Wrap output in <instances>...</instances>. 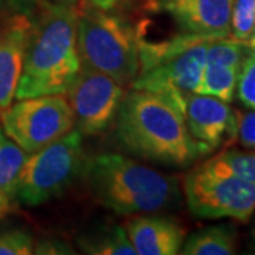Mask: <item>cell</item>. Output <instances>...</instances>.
Returning <instances> with one entry per match:
<instances>
[{"label":"cell","instance_id":"5","mask_svg":"<svg viewBox=\"0 0 255 255\" xmlns=\"http://www.w3.org/2000/svg\"><path fill=\"white\" fill-rule=\"evenodd\" d=\"M77 51L82 67L130 87L139 71V40L135 26L115 11L85 3L77 7Z\"/></svg>","mask_w":255,"mask_h":255},{"label":"cell","instance_id":"7","mask_svg":"<svg viewBox=\"0 0 255 255\" xmlns=\"http://www.w3.org/2000/svg\"><path fill=\"white\" fill-rule=\"evenodd\" d=\"M187 207L199 219L247 223L255 213V183L197 166L184 179Z\"/></svg>","mask_w":255,"mask_h":255},{"label":"cell","instance_id":"23","mask_svg":"<svg viewBox=\"0 0 255 255\" xmlns=\"http://www.w3.org/2000/svg\"><path fill=\"white\" fill-rule=\"evenodd\" d=\"M34 254H75L73 248L67 246L61 240L43 238L34 244Z\"/></svg>","mask_w":255,"mask_h":255},{"label":"cell","instance_id":"6","mask_svg":"<svg viewBox=\"0 0 255 255\" xmlns=\"http://www.w3.org/2000/svg\"><path fill=\"white\" fill-rule=\"evenodd\" d=\"M84 164L82 135L74 128L53 143L28 153L13 187L18 204L37 207L60 197L81 174Z\"/></svg>","mask_w":255,"mask_h":255},{"label":"cell","instance_id":"12","mask_svg":"<svg viewBox=\"0 0 255 255\" xmlns=\"http://www.w3.org/2000/svg\"><path fill=\"white\" fill-rule=\"evenodd\" d=\"M0 114L16 97L33 18L28 13L0 17Z\"/></svg>","mask_w":255,"mask_h":255},{"label":"cell","instance_id":"20","mask_svg":"<svg viewBox=\"0 0 255 255\" xmlns=\"http://www.w3.org/2000/svg\"><path fill=\"white\" fill-rule=\"evenodd\" d=\"M34 254V238L21 227L0 228V255Z\"/></svg>","mask_w":255,"mask_h":255},{"label":"cell","instance_id":"24","mask_svg":"<svg viewBox=\"0 0 255 255\" xmlns=\"http://www.w3.org/2000/svg\"><path fill=\"white\" fill-rule=\"evenodd\" d=\"M34 4L28 0H0V17L14 14V13H28L31 14Z\"/></svg>","mask_w":255,"mask_h":255},{"label":"cell","instance_id":"14","mask_svg":"<svg viewBox=\"0 0 255 255\" xmlns=\"http://www.w3.org/2000/svg\"><path fill=\"white\" fill-rule=\"evenodd\" d=\"M184 255H231L237 253V231L221 224L200 230L183 243Z\"/></svg>","mask_w":255,"mask_h":255},{"label":"cell","instance_id":"3","mask_svg":"<svg viewBox=\"0 0 255 255\" xmlns=\"http://www.w3.org/2000/svg\"><path fill=\"white\" fill-rule=\"evenodd\" d=\"M84 182L92 197L121 216L152 214L180 201L177 179L118 153H102L87 160Z\"/></svg>","mask_w":255,"mask_h":255},{"label":"cell","instance_id":"26","mask_svg":"<svg viewBox=\"0 0 255 255\" xmlns=\"http://www.w3.org/2000/svg\"><path fill=\"white\" fill-rule=\"evenodd\" d=\"M88 3H91L92 6L98 7L102 10H110V11H115V10L127 7L128 4H130L133 0H87Z\"/></svg>","mask_w":255,"mask_h":255},{"label":"cell","instance_id":"27","mask_svg":"<svg viewBox=\"0 0 255 255\" xmlns=\"http://www.w3.org/2000/svg\"><path fill=\"white\" fill-rule=\"evenodd\" d=\"M31 4H34L37 1H57V3H70V4H75L78 0H28Z\"/></svg>","mask_w":255,"mask_h":255},{"label":"cell","instance_id":"19","mask_svg":"<svg viewBox=\"0 0 255 255\" xmlns=\"http://www.w3.org/2000/svg\"><path fill=\"white\" fill-rule=\"evenodd\" d=\"M230 30L231 38L248 44L255 33V0H234Z\"/></svg>","mask_w":255,"mask_h":255},{"label":"cell","instance_id":"25","mask_svg":"<svg viewBox=\"0 0 255 255\" xmlns=\"http://www.w3.org/2000/svg\"><path fill=\"white\" fill-rule=\"evenodd\" d=\"M18 201L14 196V191H0V220L7 214L13 213L17 207Z\"/></svg>","mask_w":255,"mask_h":255},{"label":"cell","instance_id":"16","mask_svg":"<svg viewBox=\"0 0 255 255\" xmlns=\"http://www.w3.org/2000/svg\"><path fill=\"white\" fill-rule=\"evenodd\" d=\"M238 74L240 70L234 67L206 63L197 94H204L224 102H231L237 90Z\"/></svg>","mask_w":255,"mask_h":255},{"label":"cell","instance_id":"22","mask_svg":"<svg viewBox=\"0 0 255 255\" xmlns=\"http://www.w3.org/2000/svg\"><path fill=\"white\" fill-rule=\"evenodd\" d=\"M237 140L244 149H255V110L238 114Z\"/></svg>","mask_w":255,"mask_h":255},{"label":"cell","instance_id":"17","mask_svg":"<svg viewBox=\"0 0 255 255\" xmlns=\"http://www.w3.org/2000/svg\"><path fill=\"white\" fill-rule=\"evenodd\" d=\"M201 164L209 167L213 172L233 174L244 180L255 183V149H226L224 152Z\"/></svg>","mask_w":255,"mask_h":255},{"label":"cell","instance_id":"4","mask_svg":"<svg viewBox=\"0 0 255 255\" xmlns=\"http://www.w3.org/2000/svg\"><path fill=\"white\" fill-rule=\"evenodd\" d=\"M139 40V71L130 88L157 94L183 111L184 98L199 90L210 37L179 33ZM183 114V112H182Z\"/></svg>","mask_w":255,"mask_h":255},{"label":"cell","instance_id":"31","mask_svg":"<svg viewBox=\"0 0 255 255\" xmlns=\"http://www.w3.org/2000/svg\"><path fill=\"white\" fill-rule=\"evenodd\" d=\"M254 34H255V33H254Z\"/></svg>","mask_w":255,"mask_h":255},{"label":"cell","instance_id":"18","mask_svg":"<svg viewBox=\"0 0 255 255\" xmlns=\"http://www.w3.org/2000/svg\"><path fill=\"white\" fill-rule=\"evenodd\" d=\"M28 153L0 129V191L13 190Z\"/></svg>","mask_w":255,"mask_h":255},{"label":"cell","instance_id":"21","mask_svg":"<svg viewBox=\"0 0 255 255\" xmlns=\"http://www.w3.org/2000/svg\"><path fill=\"white\" fill-rule=\"evenodd\" d=\"M237 97L243 105L255 110V53L250 48L238 74Z\"/></svg>","mask_w":255,"mask_h":255},{"label":"cell","instance_id":"8","mask_svg":"<svg viewBox=\"0 0 255 255\" xmlns=\"http://www.w3.org/2000/svg\"><path fill=\"white\" fill-rule=\"evenodd\" d=\"M0 121L4 133L27 153L74 129L73 111L64 94L18 100L0 114Z\"/></svg>","mask_w":255,"mask_h":255},{"label":"cell","instance_id":"11","mask_svg":"<svg viewBox=\"0 0 255 255\" xmlns=\"http://www.w3.org/2000/svg\"><path fill=\"white\" fill-rule=\"evenodd\" d=\"M234 0H145V10L166 14L184 34L230 37Z\"/></svg>","mask_w":255,"mask_h":255},{"label":"cell","instance_id":"15","mask_svg":"<svg viewBox=\"0 0 255 255\" xmlns=\"http://www.w3.org/2000/svg\"><path fill=\"white\" fill-rule=\"evenodd\" d=\"M82 253L92 255H136L127 231L119 226L91 230L77 238Z\"/></svg>","mask_w":255,"mask_h":255},{"label":"cell","instance_id":"28","mask_svg":"<svg viewBox=\"0 0 255 255\" xmlns=\"http://www.w3.org/2000/svg\"><path fill=\"white\" fill-rule=\"evenodd\" d=\"M248 44H255V34L251 38H250V41H248Z\"/></svg>","mask_w":255,"mask_h":255},{"label":"cell","instance_id":"29","mask_svg":"<svg viewBox=\"0 0 255 255\" xmlns=\"http://www.w3.org/2000/svg\"><path fill=\"white\" fill-rule=\"evenodd\" d=\"M248 47H250V48H251V50L255 53V44H248Z\"/></svg>","mask_w":255,"mask_h":255},{"label":"cell","instance_id":"13","mask_svg":"<svg viewBox=\"0 0 255 255\" xmlns=\"http://www.w3.org/2000/svg\"><path fill=\"white\" fill-rule=\"evenodd\" d=\"M125 231L136 255L179 254L184 243V230L173 219L139 216L125 224Z\"/></svg>","mask_w":255,"mask_h":255},{"label":"cell","instance_id":"1","mask_svg":"<svg viewBox=\"0 0 255 255\" xmlns=\"http://www.w3.org/2000/svg\"><path fill=\"white\" fill-rule=\"evenodd\" d=\"M118 143L130 155L169 167H187L204 156L182 111L153 92H125L114 122Z\"/></svg>","mask_w":255,"mask_h":255},{"label":"cell","instance_id":"9","mask_svg":"<svg viewBox=\"0 0 255 255\" xmlns=\"http://www.w3.org/2000/svg\"><path fill=\"white\" fill-rule=\"evenodd\" d=\"M64 95L73 111L74 128L82 136H95L114 125L125 87L105 74L81 65Z\"/></svg>","mask_w":255,"mask_h":255},{"label":"cell","instance_id":"10","mask_svg":"<svg viewBox=\"0 0 255 255\" xmlns=\"http://www.w3.org/2000/svg\"><path fill=\"white\" fill-rule=\"evenodd\" d=\"M182 112L190 136L204 156L237 140L238 114L228 102L194 92L184 98Z\"/></svg>","mask_w":255,"mask_h":255},{"label":"cell","instance_id":"30","mask_svg":"<svg viewBox=\"0 0 255 255\" xmlns=\"http://www.w3.org/2000/svg\"><path fill=\"white\" fill-rule=\"evenodd\" d=\"M253 234H254V238H255V228H254V231H253Z\"/></svg>","mask_w":255,"mask_h":255},{"label":"cell","instance_id":"2","mask_svg":"<svg viewBox=\"0 0 255 255\" xmlns=\"http://www.w3.org/2000/svg\"><path fill=\"white\" fill-rule=\"evenodd\" d=\"M31 18L17 100L64 94L81 67L74 4L37 1Z\"/></svg>","mask_w":255,"mask_h":255}]
</instances>
